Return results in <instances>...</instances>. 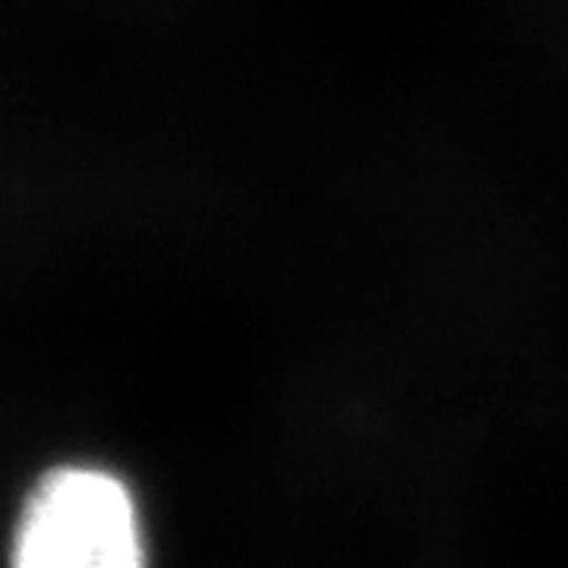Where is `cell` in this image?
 Wrapping results in <instances>:
<instances>
[{"instance_id": "1", "label": "cell", "mask_w": 568, "mask_h": 568, "mask_svg": "<svg viewBox=\"0 0 568 568\" xmlns=\"http://www.w3.org/2000/svg\"><path fill=\"white\" fill-rule=\"evenodd\" d=\"M13 568H149L133 489L102 465H61L32 487Z\"/></svg>"}]
</instances>
